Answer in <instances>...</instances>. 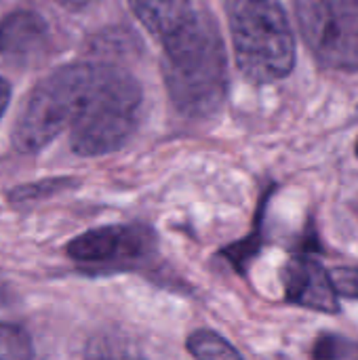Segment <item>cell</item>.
I'll return each instance as SVG.
<instances>
[{
  "label": "cell",
  "mask_w": 358,
  "mask_h": 360,
  "mask_svg": "<svg viewBox=\"0 0 358 360\" xmlns=\"http://www.w3.org/2000/svg\"><path fill=\"white\" fill-rule=\"evenodd\" d=\"M139 23L160 40V44L171 42L179 34L188 32L196 21L198 13L192 8L190 0H127Z\"/></svg>",
  "instance_id": "ba28073f"
},
{
  "label": "cell",
  "mask_w": 358,
  "mask_h": 360,
  "mask_svg": "<svg viewBox=\"0 0 358 360\" xmlns=\"http://www.w3.org/2000/svg\"><path fill=\"white\" fill-rule=\"evenodd\" d=\"M357 154H358V143H357Z\"/></svg>",
  "instance_id": "ac0fdd59"
},
{
  "label": "cell",
  "mask_w": 358,
  "mask_h": 360,
  "mask_svg": "<svg viewBox=\"0 0 358 360\" xmlns=\"http://www.w3.org/2000/svg\"><path fill=\"white\" fill-rule=\"evenodd\" d=\"M331 278L340 295L358 300V268H335Z\"/></svg>",
  "instance_id": "2e32d148"
},
{
  "label": "cell",
  "mask_w": 358,
  "mask_h": 360,
  "mask_svg": "<svg viewBox=\"0 0 358 360\" xmlns=\"http://www.w3.org/2000/svg\"><path fill=\"white\" fill-rule=\"evenodd\" d=\"M76 181L70 177H49V179H38L32 184L17 186L8 192V202L11 205H27V202H38L42 198L55 196L63 192L65 188H72Z\"/></svg>",
  "instance_id": "7c38bea8"
},
{
  "label": "cell",
  "mask_w": 358,
  "mask_h": 360,
  "mask_svg": "<svg viewBox=\"0 0 358 360\" xmlns=\"http://www.w3.org/2000/svg\"><path fill=\"white\" fill-rule=\"evenodd\" d=\"M167 93L184 116H211L226 99L228 72L224 42L209 17L162 44Z\"/></svg>",
  "instance_id": "6da1fadb"
},
{
  "label": "cell",
  "mask_w": 358,
  "mask_h": 360,
  "mask_svg": "<svg viewBox=\"0 0 358 360\" xmlns=\"http://www.w3.org/2000/svg\"><path fill=\"white\" fill-rule=\"evenodd\" d=\"M8 99H11V86L8 82L0 76V116L4 114L6 105H8Z\"/></svg>",
  "instance_id": "e0dca14e"
},
{
  "label": "cell",
  "mask_w": 358,
  "mask_h": 360,
  "mask_svg": "<svg viewBox=\"0 0 358 360\" xmlns=\"http://www.w3.org/2000/svg\"><path fill=\"white\" fill-rule=\"evenodd\" d=\"M234 57L253 82H276L295 65V38L279 0H226Z\"/></svg>",
  "instance_id": "3957f363"
},
{
  "label": "cell",
  "mask_w": 358,
  "mask_h": 360,
  "mask_svg": "<svg viewBox=\"0 0 358 360\" xmlns=\"http://www.w3.org/2000/svg\"><path fill=\"white\" fill-rule=\"evenodd\" d=\"M139 82L122 68L97 63L82 110L70 127V146L78 156H103L122 148L137 127Z\"/></svg>",
  "instance_id": "7a4b0ae2"
},
{
  "label": "cell",
  "mask_w": 358,
  "mask_h": 360,
  "mask_svg": "<svg viewBox=\"0 0 358 360\" xmlns=\"http://www.w3.org/2000/svg\"><path fill=\"white\" fill-rule=\"evenodd\" d=\"M156 234L148 226L122 224L87 230L72 238L65 253L72 262L93 270H118L152 257Z\"/></svg>",
  "instance_id": "8992f818"
},
{
  "label": "cell",
  "mask_w": 358,
  "mask_h": 360,
  "mask_svg": "<svg viewBox=\"0 0 358 360\" xmlns=\"http://www.w3.org/2000/svg\"><path fill=\"white\" fill-rule=\"evenodd\" d=\"M97 63H70L40 80L17 116L13 146L21 154H36L46 148L63 129L78 118Z\"/></svg>",
  "instance_id": "277c9868"
},
{
  "label": "cell",
  "mask_w": 358,
  "mask_h": 360,
  "mask_svg": "<svg viewBox=\"0 0 358 360\" xmlns=\"http://www.w3.org/2000/svg\"><path fill=\"white\" fill-rule=\"evenodd\" d=\"M46 23L38 13L15 11L0 23V53L4 55H27L44 38Z\"/></svg>",
  "instance_id": "9c48e42d"
},
{
  "label": "cell",
  "mask_w": 358,
  "mask_h": 360,
  "mask_svg": "<svg viewBox=\"0 0 358 360\" xmlns=\"http://www.w3.org/2000/svg\"><path fill=\"white\" fill-rule=\"evenodd\" d=\"M260 247H262V238H260V226H257V230H253L247 238H243L241 243H234V245L226 247L222 253L228 257V262L234 266L236 272L245 274L249 262L257 255Z\"/></svg>",
  "instance_id": "5bb4252c"
},
{
  "label": "cell",
  "mask_w": 358,
  "mask_h": 360,
  "mask_svg": "<svg viewBox=\"0 0 358 360\" xmlns=\"http://www.w3.org/2000/svg\"><path fill=\"white\" fill-rule=\"evenodd\" d=\"M298 23L327 68L358 70V0H295Z\"/></svg>",
  "instance_id": "5b68a950"
},
{
  "label": "cell",
  "mask_w": 358,
  "mask_h": 360,
  "mask_svg": "<svg viewBox=\"0 0 358 360\" xmlns=\"http://www.w3.org/2000/svg\"><path fill=\"white\" fill-rule=\"evenodd\" d=\"M287 302L323 314H335L340 308L338 289L331 274L308 253L293 255L283 270Z\"/></svg>",
  "instance_id": "52a82bcc"
},
{
  "label": "cell",
  "mask_w": 358,
  "mask_h": 360,
  "mask_svg": "<svg viewBox=\"0 0 358 360\" xmlns=\"http://www.w3.org/2000/svg\"><path fill=\"white\" fill-rule=\"evenodd\" d=\"M34 346L25 329L0 323V360H32Z\"/></svg>",
  "instance_id": "4fadbf2b"
},
{
  "label": "cell",
  "mask_w": 358,
  "mask_h": 360,
  "mask_svg": "<svg viewBox=\"0 0 358 360\" xmlns=\"http://www.w3.org/2000/svg\"><path fill=\"white\" fill-rule=\"evenodd\" d=\"M84 360H146L133 344H129L120 335L101 333L93 338L87 346Z\"/></svg>",
  "instance_id": "8fae6325"
},
{
  "label": "cell",
  "mask_w": 358,
  "mask_h": 360,
  "mask_svg": "<svg viewBox=\"0 0 358 360\" xmlns=\"http://www.w3.org/2000/svg\"><path fill=\"white\" fill-rule=\"evenodd\" d=\"M186 348L196 360H243L228 340L209 329H198L190 333Z\"/></svg>",
  "instance_id": "30bf717a"
},
{
  "label": "cell",
  "mask_w": 358,
  "mask_h": 360,
  "mask_svg": "<svg viewBox=\"0 0 358 360\" xmlns=\"http://www.w3.org/2000/svg\"><path fill=\"white\" fill-rule=\"evenodd\" d=\"M352 348L350 342H346L344 338H335V335H323L319 338L312 356L314 360H340L348 356V350Z\"/></svg>",
  "instance_id": "9a60e30c"
}]
</instances>
